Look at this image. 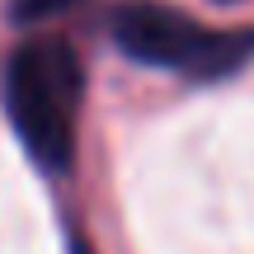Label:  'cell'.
Returning a JSON list of instances; mask_svg holds the SVG:
<instances>
[{"instance_id":"cell-1","label":"cell","mask_w":254,"mask_h":254,"mask_svg":"<svg viewBox=\"0 0 254 254\" xmlns=\"http://www.w3.org/2000/svg\"><path fill=\"white\" fill-rule=\"evenodd\" d=\"M5 113L24 151L47 174L71 170L75 160V118L85 99V71L71 43L62 38H28L9 52L0 75Z\"/></svg>"},{"instance_id":"cell-2","label":"cell","mask_w":254,"mask_h":254,"mask_svg":"<svg viewBox=\"0 0 254 254\" xmlns=\"http://www.w3.org/2000/svg\"><path fill=\"white\" fill-rule=\"evenodd\" d=\"M113 43L132 62L193 80H226L254 57V28H207L193 14L155 0H127L109 19Z\"/></svg>"},{"instance_id":"cell-3","label":"cell","mask_w":254,"mask_h":254,"mask_svg":"<svg viewBox=\"0 0 254 254\" xmlns=\"http://www.w3.org/2000/svg\"><path fill=\"white\" fill-rule=\"evenodd\" d=\"M71 5H80V0H9V19L14 24H38V19H52V14H66Z\"/></svg>"},{"instance_id":"cell-4","label":"cell","mask_w":254,"mask_h":254,"mask_svg":"<svg viewBox=\"0 0 254 254\" xmlns=\"http://www.w3.org/2000/svg\"><path fill=\"white\" fill-rule=\"evenodd\" d=\"M80 254H85V250H80Z\"/></svg>"}]
</instances>
